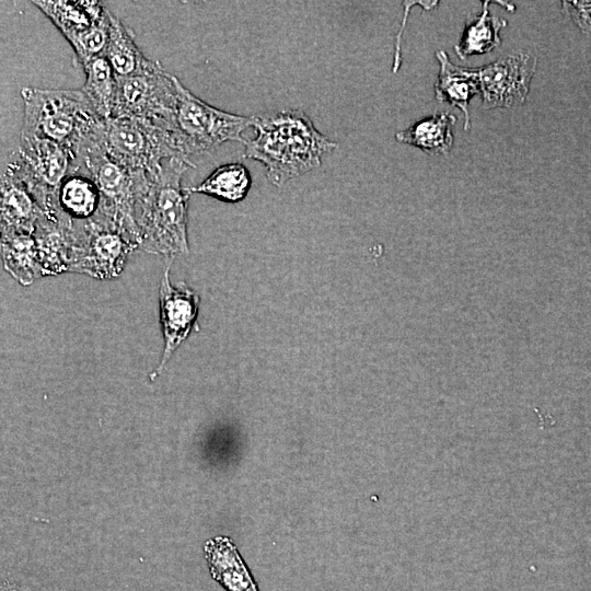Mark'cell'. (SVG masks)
<instances>
[{"label": "cell", "mask_w": 591, "mask_h": 591, "mask_svg": "<svg viewBox=\"0 0 591 591\" xmlns=\"http://www.w3.org/2000/svg\"><path fill=\"white\" fill-rule=\"evenodd\" d=\"M252 127L256 136L244 141V158L263 163L276 186L318 167L336 148L300 109L253 115Z\"/></svg>", "instance_id": "obj_1"}, {"label": "cell", "mask_w": 591, "mask_h": 591, "mask_svg": "<svg viewBox=\"0 0 591 591\" xmlns=\"http://www.w3.org/2000/svg\"><path fill=\"white\" fill-rule=\"evenodd\" d=\"M20 136L37 137L68 149L81 163L82 153L104 139L105 120L82 90L23 88Z\"/></svg>", "instance_id": "obj_2"}, {"label": "cell", "mask_w": 591, "mask_h": 591, "mask_svg": "<svg viewBox=\"0 0 591 591\" xmlns=\"http://www.w3.org/2000/svg\"><path fill=\"white\" fill-rule=\"evenodd\" d=\"M194 164L183 158L163 162L147 192L139 220L140 243L144 252L166 259L188 253L187 211L189 188L182 186L184 173Z\"/></svg>", "instance_id": "obj_3"}, {"label": "cell", "mask_w": 591, "mask_h": 591, "mask_svg": "<svg viewBox=\"0 0 591 591\" xmlns=\"http://www.w3.org/2000/svg\"><path fill=\"white\" fill-rule=\"evenodd\" d=\"M81 166L101 193L105 216L139 247V220L153 178L132 172L114 160L107 153L104 140L82 153Z\"/></svg>", "instance_id": "obj_4"}, {"label": "cell", "mask_w": 591, "mask_h": 591, "mask_svg": "<svg viewBox=\"0 0 591 591\" xmlns=\"http://www.w3.org/2000/svg\"><path fill=\"white\" fill-rule=\"evenodd\" d=\"M176 103L171 132L182 158L210 152L227 141L245 139L242 132L253 125V116L221 111L193 94L176 78Z\"/></svg>", "instance_id": "obj_5"}, {"label": "cell", "mask_w": 591, "mask_h": 591, "mask_svg": "<svg viewBox=\"0 0 591 591\" xmlns=\"http://www.w3.org/2000/svg\"><path fill=\"white\" fill-rule=\"evenodd\" d=\"M104 143L114 160L151 178L160 173L165 160L182 158L169 128L139 118L106 120Z\"/></svg>", "instance_id": "obj_6"}, {"label": "cell", "mask_w": 591, "mask_h": 591, "mask_svg": "<svg viewBox=\"0 0 591 591\" xmlns=\"http://www.w3.org/2000/svg\"><path fill=\"white\" fill-rule=\"evenodd\" d=\"M176 77L160 62L128 78H117L118 89L113 117L152 121L171 130L176 103Z\"/></svg>", "instance_id": "obj_7"}, {"label": "cell", "mask_w": 591, "mask_h": 591, "mask_svg": "<svg viewBox=\"0 0 591 591\" xmlns=\"http://www.w3.org/2000/svg\"><path fill=\"white\" fill-rule=\"evenodd\" d=\"M535 57L520 53L476 68L483 106L508 108L525 102L535 73Z\"/></svg>", "instance_id": "obj_8"}, {"label": "cell", "mask_w": 591, "mask_h": 591, "mask_svg": "<svg viewBox=\"0 0 591 591\" xmlns=\"http://www.w3.org/2000/svg\"><path fill=\"white\" fill-rule=\"evenodd\" d=\"M46 213L30 184L25 165L18 152L5 160L1 173V234L35 233Z\"/></svg>", "instance_id": "obj_9"}, {"label": "cell", "mask_w": 591, "mask_h": 591, "mask_svg": "<svg viewBox=\"0 0 591 591\" xmlns=\"http://www.w3.org/2000/svg\"><path fill=\"white\" fill-rule=\"evenodd\" d=\"M137 246L118 229L105 222L86 225L83 243L77 250L69 271L94 278H114L120 274L128 254Z\"/></svg>", "instance_id": "obj_10"}, {"label": "cell", "mask_w": 591, "mask_h": 591, "mask_svg": "<svg viewBox=\"0 0 591 591\" xmlns=\"http://www.w3.org/2000/svg\"><path fill=\"white\" fill-rule=\"evenodd\" d=\"M159 297L164 349L158 368L152 372V379L163 370L172 354L189 335L199 308V298L190 288L183 282L177 287L172 286L169 267L161 278Z\"/></svg>", "instance_id": "obj_11"}, {"label": "cell", "mask_w": 591, "mask_h": 591, "mask_svg": "<svg viewBox=\"0 0 591 591\" xmlns=\"http://www.w3.org/2000/svg\"><path fill=\"white\" fill-rule=\"evenodd\" d=\"M50 216L70 227H86L96 221L114 224L104 213L102 196L96 184L81 165L56 189Z\"/></svg>", "instance_id": "obj_12"}, {"label": "cell", "mask_w": 591, "mask_h": 591, "mask_svg": "<svg viewBox=\"0 0 591 591\" xmlns=\"http://www.w3.org/2000/svg\"><path fill=\"white\" fill-rule=\"evenodd\" d=\"M213 580L227 591H259L235 545L227 536H216L204 545Z\"/></svg>", "instance_id": "obj_13"}, {"label": "cell", "mask_w": 591, "mask_h": 591, "mask_svg": "<svg viewBox=\"0 0 591 591\" xmlns=\"http://www.w3.org/2000/svg\"><path fill=\"white\" fill-rule=\"evenodd\" d=\"M436 58L440 65L434 84L436 100L457 107L464 114V129L468 130L471 127L468 104L473 96L480 93L476 68L453 65L443 50L437 51Z\"/></svg>", "instance_id": "obj_14"}, {"label": "cell", "mask_w": 591, "mask_h": 591, "mask_svg": "<svg viewBox=\"0 0 591 591\" xmlns=\"http://www.w3.org/2000/svg\"><path fill=\"white\" fill-rule=\"evenodd\" d=\"M103 56L117 78L140 74L158 61L148 59L136 44L134 33L111 13L109 36Z\"/></svg>", "instance_id": "obj_15"}, {"label": "cell", "mask_w": 591, "mask_h": 591, "mask_svg": "<svg viewBox=\"0 0 591 591\" xmlns=\"http://www.w3.org/2000/svg\"><path fill=\"white\" fill-rule=\"evenodd\" d=\"M60 31L67 40L86 31L107 14L99 1H32Z\"/></svg>", "instance_id": "obj_16"}, {"label": "cell", "mask_w": 591, "mask_h": 591, "mask_svg": "<svg viewBox=\"0 0 591 591\" xmlns=\"http://www.w3.org/2000/svg\"><path fill=\"white\" fill-rule=\"evenodd\" d=\"M455 123L456 117L450 113L434 114L396 132L395 139L430 155L448 154L453 146L452 127Z\"/></svg>", "instance_id": "obj_17"}, {"label": "cell", "mask_w": 591, "mask_h": 591, "mask_svg": "<svg viewBox=\"0 0 591 591\" xmlns=\"http://www.w3.org/2000/svg\"><path fill=\"white\" fill-rule=\"evenodd\" d=\"M1 255L4 269L24 286L44 276L33 234H1Z\"/></svg>", "instance_id": "obj_18"}, {"label": "cell", "mask_w": 591, "mask_h": 591, "mask_svg": "<svg viewBox=\"0 0 591 591\" xmlns=\"http://www.w3.org/2000/svg\"><path fill=\"white\" fill-rule=\"evenodd\" d=\"M489 3V1H484L482 12L466 21L462 36L454 47L460 59L489 53L500 45V31L508 25V22L491 14L488 9Z\"/></svg>", "instance_id": "obj_19"}, {"label": "cell", "mask_w": 591, "mask_h": 591, "mask_svg": "<svg viewBox=\"0 0 591 591\" xmlns=\"http://www.w3.org/2000/svg\"><path fill=\"white\" fill-rule=\"evenodd\" d=\"M85 81L82 86L97 114L106 121L113 117L118 82L111 65L101 55L82 65Z\"/></svg>", "instance_id": "obj_20"}, {"label": "cell", "mask_w": 591, "mask_h": 591, "mask_svg": "<svg viewBox=\"0 0 591 591\" xmlns=\"http://www.w3.org/2000/svg\"><path fill=\"white\" fill-rule=\"evenodd\" d=\"M252 185L247 167L240 162L220 165L200 184L189 188L190 193L211 196L225 202H239L245 198Z\"/></svg>", "instance_id": "obj_21"}, {"label": "cell", "mask_w": 591, "mask_h": 591, "mask_svg": "<svg viewBox=\"0 0 591 591\" xmlns=\"http://www.w3.org/2000/svg\"><path fill=\"white\" fill-rule=\"evenodd\" d=\"M111 11L100 22L68 42L81 65L104 54L109 36Z\"/></svg>", "instance_id": "obj_22"}, {"label": "cell", "mask_w": 591, "mask_h": 591, "mask_svg": "<svg viewBox=\"0 0 591 591\" xmlns=\"http://www.w3.org/2000/svg\"><path fill=\"white\" fill-rule=\"evenodd\" d=\"M569 19L584 34H591V1H563Z\"/></svg>", "instance_id": "obj_23"}, {"label": "cell", "mask_w": 591, "mask_h": 591, "mask_svg": "<svg viewBox=\"0 0 591 591\" xmlns=\"http://www.w3.org/2000/svg\"><path fill=\"white\" fill-rule=\"evenodd\" d=\"M421 2L422 1H405V2H403L404 8H405V13H404L403 22H402V27L399 30V33H398L397 37H396L395 57H394V62H393V72H396L397 69L399 68V65H401V45H399V42H401V35H402L404 26L406 24V19H407L409 9L412 7H414V5H416V4H420Z\"/></svg>", "instance_id": "obj_24"}, {"label": "cell", "mask_w": 591, "mask_h": 591, "mask_svg": "<svg viewBox=\"0 0 591 591\" xmlns=\"http://www.w3.org/2000/svg\"><path fill=\"white\" fill-rule=\"evenodd\" d=\"M0 591H20L15 582L9 577H2Z\"/></svg>", "instance_id": "obj_25"}]
</instances>
